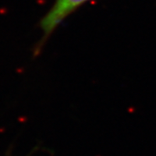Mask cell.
Listing matches in <instances>:
<instances>
[{"label":"cell","instance_id":"cell-1","mask_svg":"<svg viewBox=\"0 0 156 156\" xmlns=\"http://www.w3.org/2000/svg\"><path fill=\"white\" fill-rule=\"evenodd\" d=\"M89 1L90 0H55L53 5L50 7V10L39 23V27L43 35L41 41L37 46L36 53H38L47 39L62 23L79 7L83 5Z\"/></svg>","mask_w":156,"mask_h":156}]
</instances>
